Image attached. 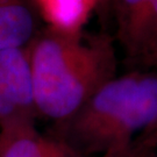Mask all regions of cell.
Wrapping results in <instances>:
<instances>
[{
  "label": "cell",
  "mask_w": 157,
  "mask_h": 157,
  "mask_svg": "<svg viewBox=\"0 0 157 157\" xmlns=\"http://www.w3.org/2000/svg\"><path fill=\"white\" fill-rule=\"evenodd\" d=\"M28 48L37 113L52 124L73 115L117 77V54L108 34L48 27Z\"/></svg>",
  "instance_id": "1"
},
{
  "label": "cell",
  "mask_w": 157,
  "mask_h": 157,
  "mask_svg": "<svg viewBox=\"0 0 157 157\" xmlns=\"http://www.w3.org/2000/svg\"><path fill=\"white\" fill-rule=\"evenodd\" d=\"M157 132V75L117 76L101 86L70 118L48 133L82 157H101Z\"/></svg>",
  "instance_id": "2"
},
{
  "label": "cell",
  "mask_w": 157,
  "mask_h": 157,
  "mask_svg": "<svg viewBox=\"0 0 157 157\" xmlns=\"http://www.w3.org/2000/svg\"><path fill=\"white\" fill-rule=\"evenodd\" d=\"M37 117L29 48L0 50V128L35 124Z\"/></svg>",
  "instance_id": "3"
},
{
  "label": "cell",
  "mask_w": 157,
  "mask_h": 157,
  "mask_svg": "<svg viewBox=\"0 0 157 157\" xmlns=\"http://www.w3.org/2000/svg\"><path fill=\"white\" fill-rule=\"evenodd\" d=\"M0 157H82L51 134L41 133L35 124L0 128Z\"/></svg>",
  "instance_id": "4"
},
{
  "label": "cell",
  "mask_w": 157,
  "mask_h": 157,
  "mask_svg": "<svg viewBox=\"0 0 157 157\" xmlns=\"http://www.w3.org/2000/svg\"><path fill=\"white\" fill-rule=\"evenodd\" d=\"M36 35V17L26 0H0V50L26 48Z\"/></svg>",
  "instance_id": "5"
},
{
  "label": "cell",
  "mask_w": 157,
  "mask_h": 157,
  "mask_svg": "<svg viewBox=\"0 0 157 157\" xmlns=\"http://www.w3.org/2000/svg\"><path fill=\"white\" fill-rule=\"evenodd\" d=\"M49 27L63 32H80L99 0H34Z\"/></svg>",
  "instance_id": "6"
},
{
  "label": "cell",
  "mask_w": 157,
  "mask_h": 157,
  "mask_svg": "<svg viewBox=\"0 0 157 157\" xmlns=\"http://www.w3.org/2000/svg\"><path fill=\"white\" fill-rule=\"evenodd\" d=\"M147 2L148 0H117V36L129 58L134 51Z\"/></svg>",
  "instance_id": "7"
},
{
  "label": "cell",
  "mask_w": 157,
  "mask_h": 157,
  "mask_svg": "<svg viewBox=\"0 0 157 157\" xmlns=\"http://www.w3.org/2000/svg\"><path fill=\"white\" fill-rule=\"evenodd\" d=\"M157 50V0H148L130 59L146 65Z\"/></svg>",
  "instance_id": "8"
},
{
  "label": "cell",
  "mask_w": 157,
  "mask_h": 157,
  "mask_svg": "<svg viewBox=\"0 0 157 157\" xmlns=\"http://www.w3.org/2000/svg\"><path fill=\"white\" fill-rule=\"evenodd\" d=\"M157 152V144L146 135H141L124 149L109 152L101 157H154Z\"/></svg>",
  "instance_id": "9"
},
{
  "label": "cell",
  "mask_w": 157,
  "mask_h": 157,
  "mask_svg": "<svg viewBox=\"0 0 157 157\" xmlns=\"http://www.w3.org/2000/svg\"><path fill=\"white\" fill-rule=\"evenodd\" d=\"M147 67H157V50H156V52L152 55V57L150 58V61L148 62Z\"/></svg>",
  "instance_id": "10"
},
{
  "label": "cell",
  "mask_w": 157,
  "mask_h": 157,
  "mask_svg": "<svg viewBox=\"0 0 157 157\" xmlns=\"http://www.w3.org/2000/svg\"><path fill=\"white\" fill-rule=\"evenodd\" d=\"M111 1H112V0H99V7L106 11V8L108 7Z\"/></svg>",
  "instance_id": "11"
},
{
  "label": "cell",
  "mask_w": 157,
  "mask_h": 157,
  "mask_svg": "<svg viewBox=\"0 0 157 157\" xmlns=\"http://www.w3.org/2000/svg\"><path fill=\"white\" fill-rule=\"evenodd\" d=\"M152 136V137H154V139H155V141H156L157 142V132H155V133H151V134H150Z\"/></svg>",
  "instance_id": "12"
},
{
  "label": "cell",
  "mask_w": 157,
  "mask_h": 157,
  "mask_svg": "<svg viewBox=\"0 0 157 157\" xmlns=\"http://www.w3.org/2000/svg\"><path fill=\"white\" fill-rule=\"evenodd\" d=\"M154 157H157V152H156V155H155V156H154Z\"/></svg>",
  "instance_id": "13"
}]
</instances>
